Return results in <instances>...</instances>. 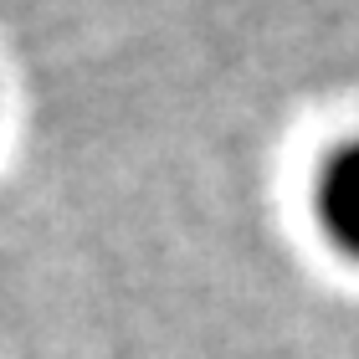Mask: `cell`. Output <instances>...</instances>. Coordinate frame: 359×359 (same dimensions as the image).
I'll list each match as a JSON object with an SVG mask.
<instances>
[{"label": "cell", "mask_w": 359, "mask_h": 359, "mask_svg": "<svg viewBox=\"0 0 359 359\" xmlns=\"http://www.w3.org/2000/svg\"><path fill=\"white\" fill-rule=\"evenodd\" d=\"M313 205H318L323 236H329L344 257L359 262V139L339 144V149L323 159Z\"/></svg>", "instance_id": "6da1fadb"}]
</instances>
